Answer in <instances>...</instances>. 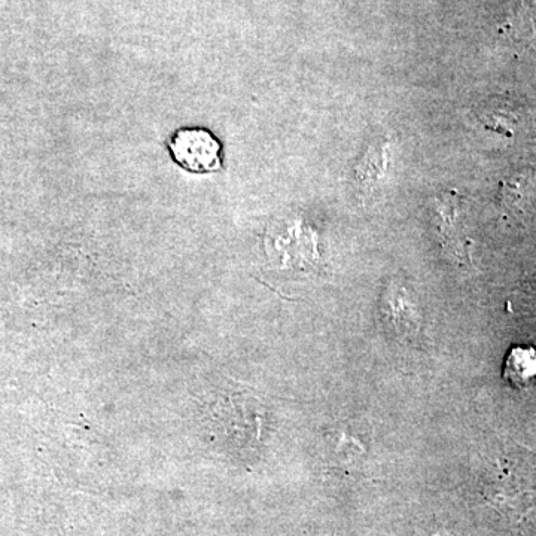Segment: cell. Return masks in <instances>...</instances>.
<instances>
[{
	"instance_id": "obj_1",
	"label": "cell",
	"mask_w": 536,
	"mask_h": 536,
	"mask_svg": "<svg viewBox=\"0 0 536 536\" xmlns=\"http://www.w3.org/2000/svg\"><path fill=\"white\" fill-rule=\"evenodd\" d=\"M176 163L194 173L221 169V143L206 129L179 130L170 142Z\"/></svg>"
},
{
	"instance_id": "obj_2",
	"label": "cell",
	"mask_w": 536,
	"mask_h": 536,
	"mask_svg": "<svg viewBox=\"0 0 536 536\" xmlns=\"http://www.w3.org/2000/svg\"><path fill=\"white\" fill-rule=\"evenodd\" d=\"M536 374V355L532 350L514 349L507 361L505 376L517 386H526Z\"/></svg>"
}]
</instances>
